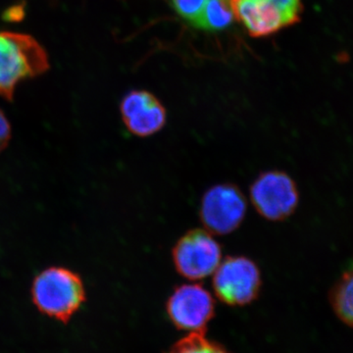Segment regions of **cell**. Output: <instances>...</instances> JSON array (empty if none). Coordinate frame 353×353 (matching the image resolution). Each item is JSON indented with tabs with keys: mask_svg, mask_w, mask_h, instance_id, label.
Here are the masks:
<instances>
[{
	"mask_svg": "<svg viewBox=\"0 0 353 353\" xmlns=\"http://www.w3.org/2000/svg\"><path fill=\"white\" fill-rule=\"evenodd\" d=\"M248 203L238 185L224 183L213 185L202 196L199 217L205 230L225 236L236 231L245 220Z\"/></svg>",
	"mask_w": 353,
	"mask_h": 353,
	"instance_id": "obj_6",
	"label": "cell"
},
{
	"mask_svg": "<svg viewBox=\"0 0 353 353\" xmlns=\"http://www.w3.org/2000/svg\"><path fill=\"white\" fill-rule=\"evenodd\" d=\"M331 303L341 321L353 327V272L345 274L332 290Z\"/></svg>",
	"mask_w": 353,
	"mask_h": 353,
	"instance_id": "obj_11",
	"label": "cell"
},
{
	"mask_svg": "<svg viewBox=\"0 0 353 353\" xmlns=\"http://www.w3.org/2000/svg\"><path fill=\"white\" fill-rule=\"evenodd\" d=\"M12 137L11 125L7 119L6 114L0 109V153L8 146Z\"/></svg>",
	"mask_w": 353,
	"mask_h": 353,
	"instance_id": "obj_14",
	"label": "cell"
},
{
	"mask_svg": "<svg viewBox=\"0 0 353 353\" xmlns=\"http://www.w3.org/2000/svg\"><path fill=\"white\" fill-rule=\"evenodd\" d=\"M32 299L43 314L68 323L87 296L78 273L65 267H50L34 279Z\"/></svg>",
	"mask_w": 353,
	"mask_h": 353,
	"instance_id": "obj_2",
	"label": "cell"
},
{
	"mask_svg": "<svg viewBox=\"0 0 353 353\" xmlns=\"http://www.w3.org/2000/svg\"><path fill=\"white\" fill-rule=\"evenodd\" d=\"M120 112L128 131L139 138H146L161 131L166 124L163 104L152 92L132 90L120 104Z\"/></svg>",
	"mask_w": 353,
	"mask_h": 353,
	"instance_id": "obj_9",
	"label": "cell"
},
{
	"mask_svg": "<svg viewBox=\"0 0 353 353\" xmlns=\"http://www.w3.org/2000/svg\"><path fill=\"white\" fill-rule=\"evenodd\" d=\"M167 315L176 328L205 332L215 314V301L208 290L199 284L176 287L166 303Z\"/></svg>",
	"mask_w": 353,
	"mask_h": 353,
	"instance_id": "obj_8",
	"label": "cell"
},
{
	"mask_svg": "<svg viewBox=\"0 0 353 353\" xmlns=\"http://www.w3.org/2000/svg\"><path fill=\"white\" fill-rule=\"evenodd\" d=\"M172 259L182 277L190 281L202 280L212 275L219 266L222 248L208 230H190L176 241Z\"/></svg>",
	"mask_w": 353,
	"mask_h": 353,
	"instance_id": "obj_5",
	"label": "cell"
},
{
	"mask_svg": "<svg viewBox=\"0 0 353 353\" xmlns=\"http://www.w3.org/2000/svg\"><path fill=\"white\" fill-rule=\"evenodd\" d=\"M234 19L254 38L275 34L301 20L303 0H230Z\"/></svg>",
	"mask_w": 353,
	"mask_h": 353,
	"instance_id": "obj_3",
	"label": "cell"
},
{
	"mask_svg": "<svg viewBox=\"0 0 353 353\" xmlns=\"http://www.w3.org/2000/svg\"><path fill=\"white\" fill-rule=\"evenodd\" d=\"M213 290L223 303L245 306L259 297L262 276L259 265L243 255H234L220 262L213 273Z\"/></svg>",
	"mask_w": 353,
	"mask_h": 353,
	"instance_id": "obj_4",
	"label": "cell"
},
{
	"mask_svg": "<svg viewBox=\"0 0 353 353\" xmlns=\"http://www.w3.org/2000/svg\"><path fill=\"white\" fill-rule=\"evenodd\" d=\"M174 10L185 22L196 28L208 0H171Z\"/></svg>",
	"mask_w": 353,
	"mask_h": 353,
	"instance_id": "obj_13",
	"label": "cell"
},
{
	"mask_svg": "<svg viewBox=\"0 0 353 353\" xmlns=\"http://www.w3.org/2000/svg\"><path fill=\"white\" fill-rule=\"evenodd\" d=\"M166 353H230L226 348L206 338L204 332H190L176 341Z\"/></svg>",
	"mask_w": 353,
	"mask_h": 353,
	"instance_id": "obj_12",
	"label": "cell"
},
{
	"mask_svg": "<svg viewBox=\"0 0 353 353\" xmlns=\"http://www.w3.org/2000/svg\"><path fill=\"white\" fill-rule=\"evenodd\" d=\"M234 16L230 0H208L196 28L220 32L233 24Z\"/></svg>",
	"mask_w": 353,
	"mask_h": 353,
	"instance_id": "obj_10",
	"label": "cell"
},
{
	"mask_svg": "<svg viewBox=\"0 0 353 353\" xmlns=\"http://www.w3.org/2000/svg\"><path fill=\"white\" fill-rule=\"evenodd\" d=\"M24 14V6H14L7 9L6 12L3 14V17L6 18L7 21L17 22V21L23 19Z\"/></svg>",
	"mask_w": 353,
	"mask_h": 353,
	"instance_id": "obj_15",
	"label": "cell"
},
{
	"mask_svg": "<svg viewBox=\"0 0 353 353\" xmlns=\"http://www.w3.org/2000/svg\"><path fill=\"white\" fill-rule=\"evenodd\" d=\"M50 69L48 52L30 34L0 32V97L12 101L20 83Z\"/></svg>",
	"mask_w": 353,
	"mask_h": 353,
	"instance_id": "obj_1",
	"label": "cell"
},
{
	"mask_svg": "<svg viewBox=\"0 0 353 353\" xmlns=\"http://www.w3.org/2000/svg\"><path fill=\"white\" fill-rule=\"evenodd\" d=\"M299 199L296 183L283 171L263 172L250 185L253 208L264 219L274 222L289 218L296 211Z\"/></svg>",
	"mask_w": 353,
	"mask_h": 353,
	"instance_id": "obj_7",
	"label": "cell"
}]
</instances>
